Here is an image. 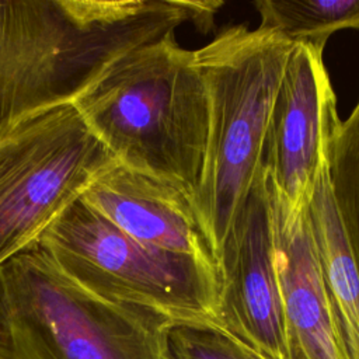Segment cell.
<instances>
[{
    "instance_id": "cell-9",
    "label": "cell",
    "mask_w": 359,
    "mask_h": 359,
    "mask_svg": "<svg viewBox=\"0 0 359 359\" xmlns=\"http://www.w3.org/2000/svg\"><path fill=\"white\" fill-rule=\"evenodd\" d=\"M135 240L219 268L192 199L181 189L118 161L104 168L79 198Z\"/></svg>"
},
{
    "instance_id": "cell-7",
    "label": "cell",
    "mask_w": 359,
    "mask_h": 359,
    "mask_svg": "<svg viewBox=\"0 0 359 359\" xmlns=\"http://www.w3.org/2000/svg\"><path fill=\"white\" fill-rule=\"evenodd\" d=\"M217 264V328L266 359H289L268 172L262 164L233 222Z\"/></svg>"
},
{
    "instance_id": "cell-6",
    "label": "cell",
    "mask_w": 359,
    "mask_h": 359,
    "mask_svg": "<svg viewBox=\"0 0 359 359\" xmlns=\"http://www.w3.org/2000/svg\"><path fill=\"white\" fill-rule=\"evenodd\" d=\"M116 160L73 105L0 137V266L31 248L50 222Z\"/></svg>"
},
{
    "instance_id": "cell-2",
    "label": "cell",
    "mask_w": 359,
    "mask_h": 359,
    "mask_svg": "<svg viewBox=\"0 0 359 359\" xmlns=\"http://www.w3.org/2000/svg\"><path fill=\"white\" fill-rule=\"evenodd\" d=\"M73 107L119 164L171 184L194 203L209 104L195 50L182 48L175 32L122 56Z\"/></svg>"
},
{
    "instance_id": "cell-15",
    "label": "cell",
    "mask_w": 359,
    "mask_h": 359,
    "mask_svg": "<svg viewBox=\"0 0 359 359\" xmlns=\"http://www.w3.org/2000/svg\"><path fill=\"white\" fill-rule=\"evenodd\" d=\"M358 29H359V28H358Z\"/></svg>"
},
{
    "instance_id": "cell-12",
    "label": "cell",
    "mask_w": 359,
    "mask_h": 359,
    "mask_svg": "<svg viewBox=\"0 0 359 359\" xmlns=\"http://www.w3.org/2000/svg\"><path fill=\"white\" fill-rule=\"evenodd\" d=\"M254 4L261 15L259 28L293 43L325 48L335 31L359 28V0H259Z\"/></svg>"
},
{
    "instance_id": "cell-3",
    "label": "cell",
    "mask_w": 359,
    "mask_h": 359,
    "mask_svg": "<svg viewBox=\"0 0 359 359\" xmlns=\"http://www.w3.org/2000/svg\"><path fill=\"white\" fill-rule=\"evenodd\" d=\"M293 46L273 31L240 24L195 50L209 126L194 208L216 261L261 168L272 104Z\"/></svg>"
},
{
    "instance_id": "cell-5",
    "label": "cell",
    "mask_w": 359,
    "mask_h": 359,
    "mask_svg": "<svg viewBox=\"0 0 359 359\" xmlns=\"http://www.w3.org/2000/svg\"><path fill=\"white\" fill-rule=\"evenodd\" d=\"M88 292L160 313L177 325L217 327L219 268L146 245L87 208H65L36 243Z\"/></svg>"
},
{
    "instance_id": "cell-14",
    "label": "cell",
    "mask_w": 359,
    "mask_h": 359,
    "mask_svg": "<svg viewBox=\"0 0 359 359\" xmlns=\"http://www.w3.org/2000/svg\"><path fill=\"white\" fill-rule=\"evenodd\" d=\"M174 359H266L229 332L212 325L181 324L170 334Z\"/></svg>"
},
{
    "instance_id": "cell-4",
    "label": "cell",
    "mask_w": 359,
    "mask_h": 359,
    "mask_svg": "<svg viewBox=\"0 0 359 359\" xmlns=\"http://www.w3.org/2000/svg\"><path fill=\"white\" fill-rule=\"evenodd\" d=\"M175 325L88 292L38 244L0 266V359H174Z\"/></svg>"
},
{
    "instance_id": "cell-8",
    "label": "cell",
    "mask_w": 359,
    "mask_h": 359,
    "mask_svg": "<svg viewBox=\"0 0 359 359\" xmlns=\"http://www.w3.org/2000/svg\"><path fill=\"white\" fill-rule=\"evenodd\" d=\"M324 48L294 43L279 83L264 140L262 165L296 209L309 205L341 118L323 60Z\"/></svg>"
},
{
    "instance_id": "cell-11",
    "label": "cell",
    "mask_w": 359,
    "mask_h": 359,
    "mask_svg": "<svg viewBox=\"0 0 359 359\" xmlns=\"http://www.w3.org/2000/svg\"><path fill=\"white\" fill-rule=\"evenodd\" d=\"M323 285L337 339L345 359H359V271L321 167L307 205Z\"/></svg>"
},
{
    "instance_id": "cell-13",
    "label": "cell",
    "mask_w": 359,
    "mask_h": 359,
    "mask_svg": "<svg viewBox=\"0 0 359 359\" xmlns=\"http://www.w3.org/2000/svg\"><path fill=\"white\" fill-rule=\"evenodd\" d=\"M331 194L359 271V98L351 115L339 121L327 146Z\"/></svg>"
},
{
    "instance_id": "cell-10",
    "label": "cell",
    "mask_w": 359,
    "mask_h": 359,
    "mask_svg": "<svg viewBox=\"0 0 359 359\" xmlns=\"http://www.w3.org/2000/svg\"><path fill=\"white\" fill-rule=\"evenodd\" d=\"M268 191L289 359H345L330 313L307 208L290 206L269 174Z\"/></svg>"
},
{
    "instance_id": "cell-1",
    "label": "cell",
    "mask_w": 359,
    "mask_h": 359,
    "mask_svg": "<svg viewBox=\"0 0 359 359\" xmlns=\"http://www.w3.org/2000/svg\"><path fill=\"white\" fill-rule=\"evenodd\" d=\"M220 1H0V137L73 102L130 50L184 22L209 31Z\"/></svg>"
}]
</instances>
